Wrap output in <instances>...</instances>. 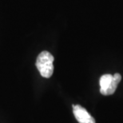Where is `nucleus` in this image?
Returning a JSON list of instances; mask_svg holds the SVG:
<instances>
[{"label":"nucleus","mask_w":123,"mask_h":123,"mask_svg":"<svg viewBox=\"0 0 123 123\" xmlns=\"http://www.w3.org/2000/svg\"><path fill=\"white\" fill-rule=\"evenodd\" d=\"M54 56L48 51H43L36 60V67L43 78H49L54 72Z\"/></svg>","instance_id":"obj_1"},{"label":"nucleus","mask_w":123,"mask_h":123,"mask_svg":"<svg viewBox=\"0 0 123 123\" xmlns=\"http://www.w3.org/2000/svg\"><path fill=\"white\" fill-rule=\"evenodd\" d=\"M122 76L120 74H104L100 78V92L103 95H111L116 90L117 85L121 82Z\"/></svg>","instance_id":"obj_2"},{"label":"nucleus","mask_w":123,"mask_h":123,"mask_svg":"<svg viewBox=\"0 0 123 123\" xmlns=\"http://www.w3.org/2000/svg\"><path fill=\"white\" fill-rule=\"evenodd\" d=\"M73 113L79 123H95L94 118L80 105H73Z\"/></svg>","instance_id":"obj_3"}]
</instances>
